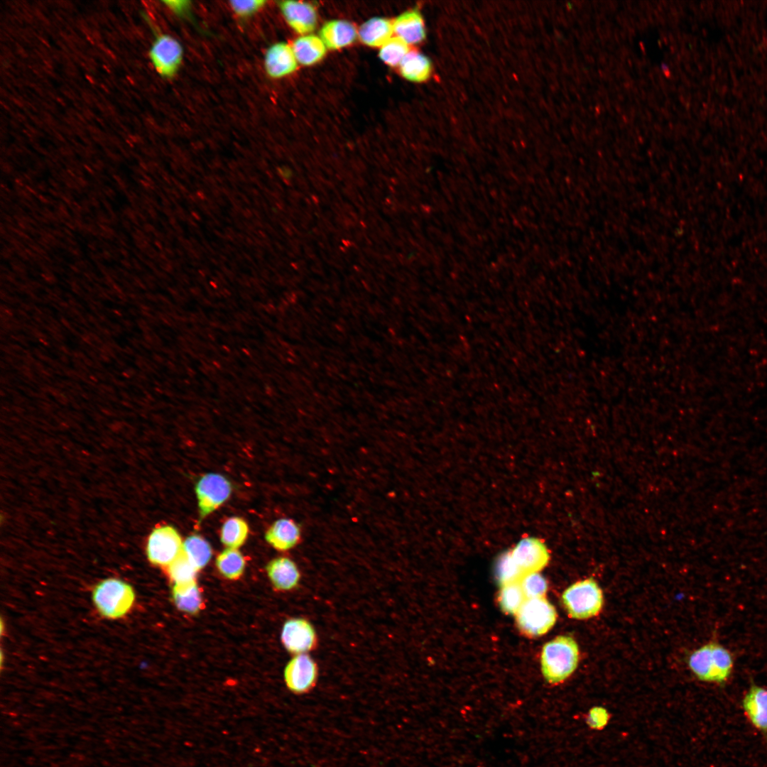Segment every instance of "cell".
<instances>
[{
  "mask_svg": "<svg viewBox=\"0 0 767 767\" xmlns=\"http://www.w3.org/2000/svg\"><path fill=\"white\" fill-rule=\"evenodd\" d=\"M578 661V646L570 636H559L543 647L541 670L550 683L557 684L566 680L577 668Z\"/></svg>",
  "mask_w": 767,
  "mask_h": 767,
  "instance_id": "obj_1",
  "label": "cell"
},
{
  "mask_svg": "<svg viewBox=\"0 0 767 767\" xmlns=\"http://www.w3.org/2000/svg\"><path fill=\"white\" fill-rule=\"evenodd\" d=\"M688 664L700 680L719 684L728 680L734 666L731 653L717 642H709L694 651Z\"/></svg>",
  "mask_w": 767,
  "mask_h": 767,
  "instance_id": "obj_2",
  "label": "cell"
},
{
  "mask_svg": "<svg viewBox=\"0 0 767 767\" xmlns=\"http://www.w3.org/2000/svg\"><path fill=\"white\" fill-rule=\"evenodd\" d=\"M92 596L99 613L110 619L126 615L132 609L136 599L132 586L117 578L100 581L94 586Z\"/></svg>",
  "mask_w": 767,
  "mask_h": 767,
  "instance_id": "obj_3",
  "label": "cell"
},
{
  "mask_svg": "<svg viewBox=\"0 0 767 767\" xmlns=\"http://www.w3.org/2000/svg\"><path fill=\"white\" fill-rule=\"evenodd\" d=\"M568 614L574 619H586L599 614L603 605L602 591L592 578L575 582L562 594Z\"/></svg>",
  "mask_w": 767,
  "mask_h": 767,
  "instance_id": "obj_4",
  "label": "cell"
},
{
  "mask_svg": "<svg viewBox=\"0 0 767 767\" xmlns=\"http://www.w3.org/2000/svg\"><path fill=\"white\" fill-rule=\"evenodd\" d=\"M515 616L519 630L533 637L546 633L557 619L555 607L545 597L526 599Z\"/></svg>",
  "mask_w": 767,
  "mask_h": 767,
  "instance_id": "obj_5",
  "label": "cell"
},
{
  "mask_svg": "<svg viewBox=\"0 0 767 767\" xmlns=\"http://www.w3.org/2000/svg\"><path fill=\"white\" fill-rule=\"evenodd\" d=\"M183 543L177 529L170 525L154 528L146 543L148 560L156 566L167 567L183 551Z\"/></svg>",
  "mask_w": 767,
  "mask_h": 767,
  "instance_id": "obj_6",
  "label": "cell"
},
{
  "mask_svg": "<svg viewBox=\"0 0 767 767\" xmlns=\"http://www.w3.org/2000/svg\"><path fill=\"white\" fill-rule=\"evenodd\" d=\"M195 493L201 518L212 513L230 497L232 486L223 475L207 473L196 482Z\"/></svg>",
  "mask_w": 767,
  "mask_h": 767,
  "instance_id": "obj_7",
  "label": "cell"
},
{
  "mask_svg": "<svg viewBox=\"0 0 767 767\" xmlns=\"http://www.w3.org/2000/svg\"><path fill=\"white\" fill-rule=\"evenodd\" d=\"M148 55L156 71L163 77L171 78L180 67L183 48L177 39L163 33L156 36Z\"/></svg>",
  "mask_w": 767,
  "mask_h": 767,
  "instance_id": "obj_8",
  "label": "cell"
},
{
  "mask_svg": "<svg viewBox=\"0 0 767 767\" xmlns=\"http://www.w3.org/2000/svg\"><path fill=\"white\" fill-rule=\"evenodd\" d=\"M318 677L317 665L308 654L295 656L284 670V679L288 689L296 694L311 690Z\"/></svg>",
  "mask_w": 767,
  "mask_h": 767,
  "instance_id": "obj_9",
  "label": "cell"
},
{
  "mask_svg": "<svg viewBox=\"0 0 767 767\" xmlns=\"http://www.w3.org/2000/svg\"><path fill=\"white\" fill-rule=\"evenodd\" d=\"M281 638L285 648L295 655L311 651L317 643V636L313 626L303 618L286 621L283 626Z\"/></svg>",
  "mask_w": 767,
  "mask_h": 767,
  "instance_id": "obj_10",
  "label": "cell"
},
{
  "mask_svg": "<svg viewBox=\"0 0 767 767\" xmlns=\"http://www.w3.org/2000/svg\"><path fill=\"white\" fill-rule=\"evenodd\" d=\"M510 553L523 572H538L548 562L549 553L543 542L534 538L521 540Z\"/></svg>",
  "mask_w": 767,
  "mask_h": 767,
  "instance_id": "obj_11",
  "label": "cell"
},
{
  "mask_svg": "<svg viewBox=\"0 0 767 767\" xmlns=\"http://www.w3.org/2000/svg\"><path fill=\"white\" fill-rule=\"evenodd\" d=\"M266 74L278 79L293 73L298 67L292 46L284 42L271 45L266 51L263 60Z\"/></svg>",
  "mask_w": 767,
  "mask_h": 767,
  "instance_id": "obj_12",
  "label": "cell"
},
{
  "mask_svg": "<svg viewBox=\"0 0 767 767\" xmlns=\"http://www.w3.org/2000/svg\"><path fill=\"white\" fill-rule=\"evenodd\" d=\"M280 10L290 27L299 34H307L316 27L317 13L310 4L282 1L278 3Z\"/></svg>",
  "mask_w": 767,
  "mask_h": 767,
  "instance_id": "obj_13",
  "label": "cell"
},
{
  "mask_svg": "<svg viewBox=\"0 0 767 767\" xmlns=\"http://www.w3.org/2000/svg\"><path fill=\"white\" fill-rule=\"evenodd\" d=\"M742 707L751 724L767 736V689L752 685L744 695Z\"/></svg>",
  "mask_w": 767,
  "mask_h": 767,
  "instance_id": "obj_14",
  "label": "cell"
},
{
  "mask_svg": "<svg viewBox=\"0 0 767 767\" xmlns=\"http://www.w3.org/2000/svg\"><path fill=\"white\" fill-rule=\"evenodd\" d=\"M265 539L278 550H289L295 547L301 540L300 527L291 518H279L267 530Z\"/></svg>",
  "mask_w": 767,
  "mask_h": 767,
  "instance_id": "obj_15",
  "label": "cell"
},
{
  "mask_svg": "<svg viewBox=\"0 0 767 767\" xmlns=\"http://www.w3.org/2000/svg\"><path fill=\"white\" fill-rule=\"evenodd\" d=\"M266 569L272 584L279 591L294 589L300 580L298 566L293 560L287 557L273 559L268 563Z\"/></svg>",
  "mask_w": 767,
  "mask_h": 767,
  "instance_id": "obj_16",
  "label": "cell"
},
{
  "mask_svg": "<svg viewBox=\"0 0 767 767\" xmlns=\"http://www.w3.org/2000/svg\"><path fill=\"white\" fill-rule=\"evenodd\" d=\"M393 32L407 44H416L425 38L423 18L417 9L399 15L393 23Z\"/></svg>",
  "mask_w": 767,
  "mask_h": 767,
  "instance_id": "obj_17",
  "label": "cell"
},
{
  "mask_svg": "<svg viewBox=\"0 0 767 767\" xmlns=\"http://www.w3.org/2000/svg\"><path fill=\"white\" fill-rule=\"evenodd\" d=\"M357 32L348 21L332 20L325 23L320 31V36L325 46L331 50L339 49L354 43Z\"/></svg>",
  "mask_w": 767,
  "mask_h": 767,
  "instance_id": "obj_18",
  "label": "cell"
},
{
  "mask_svg": "<svg viewBox=\"0 0 767 767\" xmlns=\"http://www.w3.org/2000/svg\"><path fill=\"white\" fill-rule=\"evenodd\" d=\"M393 33V23L390 20L374 17L361 26L359 36L363 43L371 47H379L391 38Z\"/></svg>",
  "mask_w": 767,
  "mask_h": 767,
  "instance_id": "obj_19",
  "label": "cell"
},
{
  "mask_svg": "<svg viewBox=\"0 0 767 767\" xmlns=\"http://www.w3.org/2000/svg\"><path fill=\"white\" fill-rule=\"evenodd\" d=\"M326 46L322 39L315 35L298 38L292 48L298 62L310 65L320 61L326 53Z\"/></svg>",
  "mask_w": 767,
  "mask_h": 767,
  "instance_id": "obj_20",
  "label": "cell"
},
{
  "mask_svg": "<svg viewBox=\"0 0 767 767\" xmlns=\"http://www.w3.org/2000/svg\"><path fill=\"white\" fill-rule=\"evenodd\" d=\"M400 71L408 80L422 82L430 77L432 65L430 60L424 55L417 51H411L401 62Z\"/></svg>",
  "mask_w": 767,
  "mask_h": 767,
  "instance_id": "obj_21",
  "label": "cell"
},
{
  "mask_svg": "<svg viewBox=\"0 0 767 767\" xmlns=\"http://www.w3.org/2000/svg\"><path fill=\"white\" fill-rule=\"evenodd\" d=\"M172 596L177 608L185 613L195 614L202 607V596L196 582L185 584H174Z\"/></svg>",
  "mask_w": 767,
  "mask_h": 767,
  "instance_id": "obj_22",
  "label": "cell"
},
{
  "mask_svg": "<svg viewBox=\"0 0 767 767\" xmlns=\"http://www.w3.org/2000/svg\"><path fill=\"white\" fill-rule=\"evenodd\" d=\"M183 550L198 571L207 565L212 555L210 543L197 534H192L185 540Z\"/></svg>",
  "mask_w": 767,
  "mask_h": 767,
  "instance_id": "obj_23",
  "label": "cell"
},
{
  "mask_svg": "<svg viewBox=\"0 0 767 767\" xmlns=\"http://www.w3.org/2000/svg\"><path fill=\"white\" fill-rule=\"evenodd\" d=\"M249 534L247 523L241 517L233 516L223 523L220 531L221 542L229 548L238 549L246 541Z\"/></svg>",
  "mask_w": 767,
  "mask_h": 767,
  "instance_id": "obj_24",
  "label": "cell"
},
{
  "mask_svg": "<svg viewBox=\"0 0 767 767\" xmlns=\"http://www.w3.org/2000/svg\"><path fill=\"white\" fill-rule=\"evenodd\" d=\"M246 562L243 555L237 549L227 548L216 559L219 572L227 579L235 580L243 574Z\"/></svg>",
  "mask_w": 767,
  "mask_h": 767,
  "instance_id": "obj_25",
  "label": "cell"
},
{
  "mask_svg": "<svg viewBox=\"0 0 767 767\" xmlns=\"http://www.w3.org/2000/svg\"><path fill=\"white\" fill-rule=\"evenodd\" d=\"M495 574L500 586L520 582L525 574L518 566L510 551L499 557L495 565Z\"/></svg>",
  "mask_w": 767,
  "mask_h": 767,
  "instance_id": "obj_26",
  "label": "cell"
},
{
  "mask_svg": "<svg viewBox=\"0 0 767 767\" xmlns=\"http://www.w3.org/2000/svg\"><path fill=\"white\" fill-rule=\"evenodd\" d=\"M498 599L504 613L516 615L527 598L520 582H516L501 586Z\"/></svg>",
  "mask_w": 767,
  "mask_h": 767,
  "instance_id": "obj_27",
  "label": "cell"
},
{
  "mask_svg": "<svg viewBox=\"0 0 767 767\" xmlns=\"http://www.w3.org/2000/svg\"><path fill=\"white\" fill-rule=\"evenodd\" d=\"M166 570L174 584H185L195 582L196 575L198 572L183 550L166 567Z\"/></svg>",
  "mask_w": 767,
  "mask_h": 767,
  "instance_id": "obj_28",
  "label": "cell"
},
{
  "mask_svg": "<svg viewBox=\"0 0 767 767\" xmlns=\"http://www.w3.org/2000/svg\"><path fill=\"white\" fill-rule=\"evenodd\" d=\"M409 53L408 44L398 37L390 38L379 51L382 61L390 66L400 65L405 56Z\"/></svg>",
  "mask_w": 767,
  "mask_h": 767,
  "instance_id": "obj_29",
  "label": "cell"
},
{
  "mask_svg": "<svg viewBox=\"0 0 767 767\" xmlns=\"http://www.w3.org/2000/svg\"><path fill=\"white\" fill-rule=\"evenodd\" d=\"M520 584L527 599L543 597L548 589L546 580L539 572L525 575Z\"/></svg>",
  "mask_w": 767,
  "mask_h": 767,
  "instance_id": "obj_30",
  "label": "cell"
},
{
  "mask_svg": "<svg viewBox=\"0 0 767 767\" xmlns=\"http://www.w3.org/2000/svg\"><path fill=\"white\" fill-rule=\"evenodd\" d=\"M266 4L264 0L231 1L229 6L236 16L246 18L259 11Z\"/></svg>",
  "mask_w": 767,
  "mask_h": 767,
  "instance_id": "obj_31",
  "label": "cell"
},
{
  "mask_svg": "<svg viewBox=\"0 0 767 767\" xmlns=\"http://www.w3.org/2000/svg\"><path fill=\"white\" fill-rule=\"evenodd\" d=\"M610 714L604 707H594L592 708L586 717L587 724L592 729L602 730L609 723Z\"/></svg>",
  "mask_w": 767,
  "mask_h": 767,
  "instance_id": "obj_32",
  "label": "cell"
}]
</instances>
